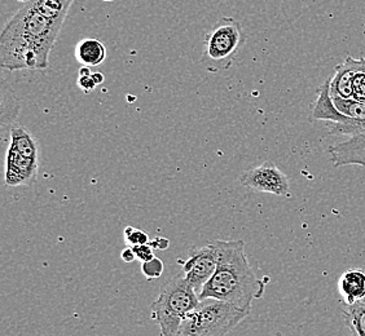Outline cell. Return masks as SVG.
Instances as JSON below:
<instances>
[{"instance_id":"obj_1","label":"cell","mask_w":365,"mask_h":336,"mask_svg":"<svg viewBox=\"0 0 365 336\" xmlns=\"http://www.w3.org/2000/svg\"><path fill=\"white\" fill-rule=\"evenodd\" d=\"M74 0H28L0 36V66L9 71L42 70Z\"/></svg>"},{"instance_id":"obj_2","label":"cell","mask_w":365,"mask_h":336,"mask_svg":"<svg viewBox=\"0 0 365 336\" xmlns=\"http://www.w3.org/2000/svg\"><path fill=\"white\" fill-rule=\"evenodd\" d=\"M219 263L211 280L198 293V298L230 301L241 308L252 310L255 299H260L266 283L260 280L246 256L244 241H215Z\"/></svg>"},{"instance_id":"obj_3","label":"cell","mask_w":365,"mask_h":336,"mask_svg":"<svg viewBox=\"0 0 365 336\" xmlns=\"http://www.w3.org/2000/svg\"><path fill=\"white\" fill-rule=\"evenodd\" d=\"M250 315L230 301L204 299L182 320L178 335L223 336L236 329Z\"/></svg>"},{"instance_id":"obj_4","label":"cell","mask_w":365,"mask_h":336,"mask_svg":"<svg viewBox=\"0 0 365 336\" xmlns=\"http://www.w3.org/2000/svg\"><path fill=\"white\" fill-rule=\"evenodd\" d=\"M198 293L182 273L162 286L158 299L152 304V318L158 323L161 335H178L185 315L200 305Z\"/></svg>"},{"instance_id":"obj_5","label":"cell","mask_w":365,"mask_h":336,"mask_svg":"<svg viewBox=\"0 0 365 336\" xmlns=\"http://www.w3.org/2000/svg\"><path fill=\"white\" fill-rule=\"evenodd\" d=\"M245 43L241 23L232 17H222L205 36L200 63L211 74L228 70Z\"/></svg>"},{"instance_id":"obj_6","label":"cell","mask_w":365,"mask_h":336,"mask_svg":"<svg viewBox=\"0 0 365 336\" xmlns=\"http://www.w3.org/2000/svg\"><path fill=\"white\" fill-rule=\"evenodd\" d=\"M39 163V144L26 127L12 128L6 157V185L24 187L36 182Z\"/></svg>"},{"instance_id":"obj_7","label":"cell","mask_w":365,"mask_h":336,"mask_svg":"<svg viewBox=\"0 0 365 336\" xmlns=\"http://www.w3.org/2000/svg\"><path fill=\"white\" fill-rule=\"evenodd\" d=\"M331 135L349 136V140L329 147L330 161L336 167L361 166L365 167V120H355L344 115L339 122H327Z\"/></svg>"},{"instance_id":"obj_8","label":"cell","mask_w":365,"mask_h":336,"mask_svg":"<svg viewBox=\"0 0 365 336\" xmlns=\"http://www.w3.org/2000/svg\"><path fill=\"white\" fill-rule=\"evenodd\" d=\"M218 263V246L215 241H211L190 248V258L182 263V274L190 286L200 293L215 273Z\"/></svg>"},{"instance_id":"obj_9","label":"cell","mask_w":365,"mask_h":336,"mask_svg":"<svg viewBox=\"0 0 365 336\" xmlns=\"http://www.w3.org/2000/svg\"><path fill=\"white\" fill-rule=\"evenodd\" d=\"M239 180L242 187L258 193L280 196L290 194L288 177L272 162H264L259 167L244 171Z\"/></svg>"},{"instance_id":"obj_10","label":"cell","mask_w":365,"mask_h":336,"mask_svg":"<svg viewBox=\"0 0 365 336\" xmlns=\"http://www.w3.org/2000/svg\"><path fill=\"white\" fill-rule=\"evenodd\" d=\"M21 112V103L14 88L3 79L0 87V140L6 149L9 144L12 128L17 125Z\"/></svg>"},{"instance_id":"obj_11","label":"cell","mask_w":365,"mask_h":336,"mask_svg":"<svg viewBox=\"0 0 365 336\" xmlns=\"http://www.w3.org/2000/svg\"><path fill=\"white\" fill-rule=\"evenodd\" d=\"M338 291L342 296L344 304L364 300L365 269L352 268L344 272L338 280Z\"/></svg>"},{"instance_id":"obj_12","label":"cell","mask_w":365,"mask_h":336,"mask_svg":"<svg viewBox=\"0 0 365 336\" xmlns=\"http://www.w3.org/2000/svg\"><path fill=\"white\" fill-rule=\"evenodd\" d=\"M317 101L312 105L311 120H324V122H339L344 114L339 112L331 98L330 91V79L325 80L317 91Z\"/></svg>"},{"instance_id":"obj_13","label":"cell","mask_w":365,"mask_h":336,"mask_svg":"<svg viewBox=\"0 0 365 336\" xmlns=\"http://www.w3.org/2000/svg\"><path fill=\"white\" fill-rule=\"evenodd\" d=\"M76 57L78 63L86 66H98L106 58V48L98 39H83L76 47Z\"/></svg>"},{"instance_id":"obj_14","label":"cell","mask_w":365,"mask_h":336,"mask_svg":"<svg viewBox=\"0 0 365 336\" xmlns=\"http://www.w3.org/2000/svg\"><path fill=\"white\" fill-rule=\"evenodd\" d=\"M344 320L354 335L365 336V301H355L342 307Z\"/></svg>"},{"instance_id":"obj_15","label":"cell","mask_w":365,"mask_h":336,"mask_svg":"<svg viewBox=\"0 0 365 336\" xmlns=\"http://www.w3.org/2000/svg\"><path fill=\"white\" fill-rule=\"evenodd\" d=\"M331 98L338 110L344 115L355 120H365V101H360L354 98H341L334 93H331Z\"/></svg>"},{"instance_id":"obj_16","label":"cell","mask_w":365,"mask_h":336,"mask_svg":"<svg viewBox=\"0 0 365 336\" xmlns=\"http://www.w3.org/2000/svg\"><path fill=\"white\" fill-rule=\"evenodd\" d=\"M346 63L351 66L355 78H354V98L365 101V58L354 60L347 57Z\"/></svg>"},{"instance_id":"obj_17","label":"cell","mask_w":365,"mask_h":336,"mask_svg":"<svg viewBox=\"0 0 365 336\" xmlns=\"http://www.w3.org/2000/svg\"><path fill=\"white\" fill-rule=\"evenodd\" d=\"M163 271H165V264L157 256H155L153 259L144 261L141 264V272L144 274V277L149 280L160 278L162 274H163Z\"/></svg>"},{"instance_id":"obj_18","label":"cell","mask_w":365,"mask_h":336,"mask_svg":"<svg viewBox=\"0 0 365 336\" xmlns=\"http://www.w3.org/2000/svg\"><path fill=\"white\" fill-rule=\"evenodd\" d=\"M123 237H125L127 245L130 246L143 245V243L150 242L147 231L136 229L134 226H127L123 231Z\"/></svg>"},{"instance_id":"obj_19","label":"cell","mask_w":365,"mask_h":336,"mask_svg":"<svg viewBox=\"0 0 365 336\" xmlns=\"http://www.w3.org/2000/svg\"><path fill=\"white\" fill-rule=\"evenodd\" d=\"M133 248H134L135 253H136V259L140 260L141 263L153 259L155 256V248L149 242L143 243V245L133 246Z\"/></svg>"},{"instance_id":"obj_20","label":"cell","mask_w":365,"mask_h":336,"mask_svg":"<svg viewBox=\"0 0 365 336\" xmlns=\"http://www.w3.org/2000/svg\"><path fill=\"white\" fill-rule=\"evenodd\" d=\"M78 85H79V88H81L82 91L86 92V93H90V92L95 90V87H96L98 84L93 82L91 75H88V77L78 78Z\"/></svg>"},{"instance_id":"obj_21","label":"cell","mask_w":365,"mask_h":336,"mask_svg":"<svg viewBox=\"0 0 365 336\" xmlns=\"http://www.w3.org/2000/svg\"><path fill=\"white\" fill-rule=\"evenodd\" d=\"M149 243L153 246V248H155V250H158V251H165V250H168V248H169L170 241L168 238H163V237H155V238L152 239Z\"/></svg>"},{"instance_id":"obj_22","label":"cell","mask_w":365,"mask_h":336,"mask_svg":"<svg viewBox=\"0 0 365 336\" xmlns=\"http://www.w3.org/2000/svg\"><path fill=\"white\" fill-rule=\"evenodd\" d=\"M120 259L123 260L127 264L135 261V259H136V253H135L133 246H131V247H126V248L122 250V252H120Z\"/></svg>"},{"instance_id":"obj_23","label":"cell","mask_w":365,"mask_h":336,"mask_svg":"<svg viewBox=\"0 0 365 336\" xmlns=\"http://www.w3.org/2000/svg\"><path fill=\"white\" fill-rule=\"evenodd\" d=\"M92 79H93V82L95 83L98 84H103L104 83V80H106V77H104V74H101V73H98V71H96V73H92Z\"/></svg>"},{"instance_id":"obj_24","label":"cell","mask_w":365,"mask_h":336,"mask_svg":"<svg viewBox=\"0 0 365 336\" xmlns=\"http://www.w3.org/2000/svg\"><path fill=\"white\" fill-rule=\"evenodd\" d=\"M88 75H92L91 66L82 65V68L79 69V77H88Z\"/></svg>"},{"instance_id":"obj_25","label":"cell","mask_w":365,"mask_h":336,"mask_svg":"<svg viewBox=\"0 0 365 336\" xmlns=\"http://www.w3.org/2000/svg\"><path fill=\"white\" fill-rule=\"evenodd\" d=\"M103 1H113V0H103Z\"/></svg>"},{"instance_id":"obj_26","label":"cell","mask_w":365,"mask_h":336,"mask_svg":"<svg viewBox=\"0 0 365 336\" xmlns=\"http://www.w3.org/2000/svg\"><path fill=\"white\" fill-rule=\"evenodd\" d=\"M364 301H365V298H364Z\"/></svg>"}]
</instances>
